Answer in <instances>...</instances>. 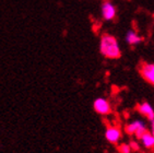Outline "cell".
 <instances>
[{
  "label": "cell",
  "instance_id": "obj_1",
  "mask_svg": "<svg viewBox=\"0 0 154 153\" xmlns=\"http://www.w3.org/2000/svg\"><path fill=\"white\" fill-rule=\"evenodd\" d=\"M100 52L105 58L108 59H118L122 56V49L119 46L118 39L108 33H105L101 36Z\"/></svg>",
  "mask_w": 154,
  "mask_h": 153
},
{
  "label": "cell",
  "instance_id": "obj_2",
  "mask_svg": "<svg viewBox=\"0 0 154 153\" xmlns=\"http://www.w3.org/2000/svg\"><path fill=\"white\" fill-rule=\"evenodd\" d=\"M145 131H148L146 130V126L143 121L141 120H136L134 123H131V124L127 125L126 126V133L128 135H134L137 138H141L143 136V133Z\"/></svg>",
  "mask_w": 154,
  "mask_h": 153
},
{
  "label": "cell",
  "instance_id": "obj_3",
  "mask_svg": "<svg viewBox=\"0 0 154 153\" xmlns=\"http://www.w3.org/2000/svg\"><path fill=\"white\" fill-rule=\"evenodd\" d=\"M101 11H102V17L105 21H112L116 18V14H117V9L116 7L114 6L113 2H110L108 0L104 1L102 3L101 7Z\"/></svg>",
  "mask_w": 154,
  "mask_h": 153
},
{
  "label": "cell",
  "instance_id": "obj_4",
  "mask_svg": "<svg viewBox=\"0 0 154 153\" xmlns=\"http://www.w3.org/2000/svg\"><path fill=\"white\" fill-rule=\"evenodd\" d=\"M140 74L150 84L154 86V64L143 62L140 66Z\"/></svg>",
  "mask_w": 154,
  "mask_h": 153
},
{
  "label": "cell",
  "instance_id": "obj_5",
  "mask_svg": "<svg viewBox=\"0 0 154 153\" xmlns=\"http://www.w3.org/2000/svg\"><path fill=\"white\" fill-rule=\"evenodd\" d=\"M94 109L95 112L98 113L101 115H108L112 112V107H110L109 102L106 100V98H103V97H98L94 101Z\"/></svg>",
  "mask_w": 154,
  "mask_h": 153
},
{
  "label": "cell",
  "instance_id": "obj_6",
  "mask_svg": "<svg viewBox=\"0 0 154 153\" xmlns=\"http://www.w3.org/2000/svg\"><path fill=\"white\" fill-rule=\"evenodd\" d=\"M105 138L110 143H118L122 138V131L117 127H108L105 133Z\"/></svg>",
  "mask_w": 154,
  "mask_h": 153
},
{
  "label": "cell",
  "instance_id": "obj_7",
  "mask_svg": "<svg viewBox=\"0 0 154 153\" xmlns=\"http://www.w3.org/2000/svg\"><path fill=\"white\" fill-rule=\"evenodd\" d=\"M137 108H138V112L141 115H143L144 117L148 118L149 120H153L154 119V109L149 103L144 102V103L139 104Z\"/></svg>",
  "mask_w": 154,
  "mask_h": 153
},
{
  "label": "cell",
  "instance_id": "obj_8",
  "mask_svg": "<svg viewBox=\"0 0 154 153\" xmlns=\"http://www.w3.org/2000/svg\"><path fill=\"white\" fill-rule=\"evenodd\" d=\"M126 42H127L129 45H139L141 42L143 41V37L141 35H139L136 31L134 30H129L127 33H126Z\"/></svg>",
  "mask_w": 154,
  "mask_h": 153
},
{
  "label": "cell",
  "instance_id": "obj_9",
  "mask_svg": "<svg viewBox=\"0 0 154 153\" xmlns=\"http://www.w3.org/2000/svg\"><path fill=\"white\" fill-rule=\"evenodd\" d=\"M142 144L146 149H153L154 148V136L149 131H145L143 136L140 138Z\"/></svg>",
  "mask_w": 154,
  "mask_h": 153
},
{
  "label": "cell",
  "instance_id": "obj_10",
  "mask_svg": "<svg viewBox=\"0 0 154 153\" xmlns=\"http://www.w3.org/2000/svg\"><path fill=\"white\" fill-rule=\"evenodd\" d=\"M118 149H119V152L120 153H131V151H132L130 144H127V143L120 144Z\"/></svg>",
  "mask_w": 154,
  "mask_h": 153
},
{
  "label": "cell",
  "instance_id": "obj_11",
  "mask_svg": "<svg viewBox=\"0 0 154 153\" xmlns=\"http://www.w3.org/2000/svg\"><path fill=\"white\" fill-rule=\"evenodd\" d=\"M130 147H131V149H132V151H139V144L137 143V142H134V141H131L130 143Z\"/></svg>",
  "mask_w": 154,
  "mask_h": 153
},
{
  "label": "cell",
  "instance_id": "obj_12",
  "mask_svg": "<svg viewBox=\"0 0 154 153\" xmlns=\"http://www.w3.org/2000/svg\"><path fill=\"white\" fill-rule=\"evenodd\" d=\"M151 133L154 136V119L151 120Z\"/></svg>",
  "mask_w": 154,
  "mask_h": 153
}]
</instances>
